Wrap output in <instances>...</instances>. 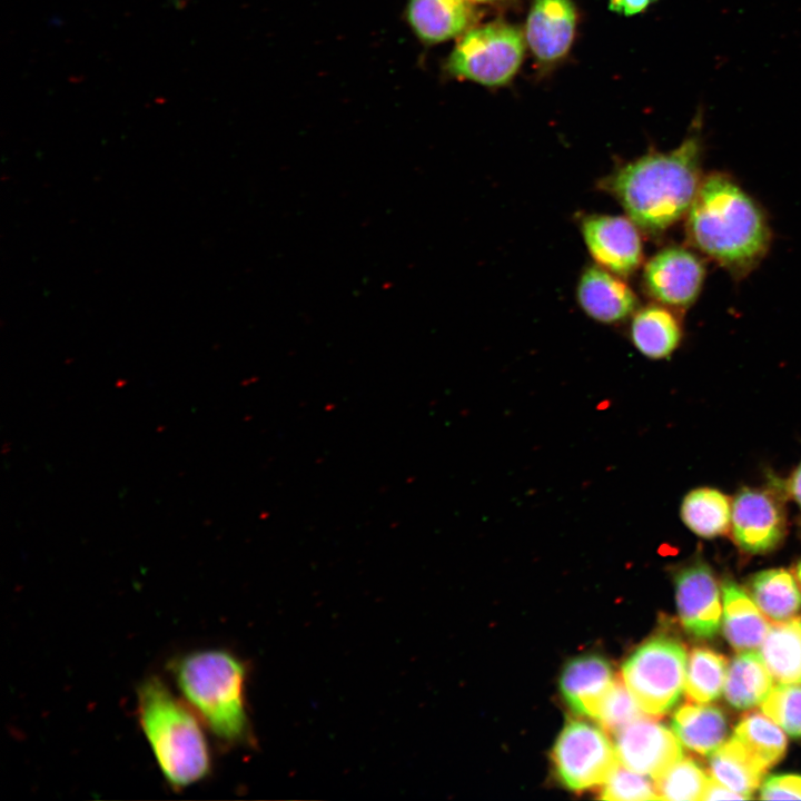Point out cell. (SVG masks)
<instances>
[{"label": "cell", "instance_id": "cb8c5ba5", "mask_svg": "<svg viewBox=\"0 0 801 801\" xmlns=\"http://www.w3.org/2000/svg\"><path fill=\"white\" fill-rule=\"evenodd\" d=\"M732 505L723 493L714 488L690 492L681 505V518L695 534L715 537L728 532L731 525Z\"/></svg>", "mask_w": 801, "mask_h": 801}, {"label": "cell", "instance_id": "6da1fadb", "mask_svg": "<svg viewBox=\"0 0 801 801\" xmlns=\"http://www.w3.org/2000/svg\"><path fill=\"white\" fill-rule=\"evenodd\" d=\"M702 140L693 130L669 152H650L603 181L639 228L657 233L688 214L702 182Z\"/></svg>", "mask_w": 801, "mask_h": 801}, {"label": "cell", "instance_id": "52a82bcc", "mask_svg": "<svg viewBox=\"0 0 801 801\" xmlns=\"http://www.w3.org/2000/svg\"><path fill=\"white\" fill-rule=\"evenodd\" d=\"M552 761L562 783L575 791L603 784L620 763L603 728L581 720L564 725L553 745Z\"/></svg>", "mask_w": 801, "mask_h": 801}, {"label": "cell", "instance_id": "5b68a950", "mask_svg": "<svg viewBox=\"0 0 801 801\" xmlns=\"http://www.w3.org/2000/svg\"><path fill=\"white\" fill-rule=\"evenodd\" d=\"M684 645L659 635L641 644L623 663L622 678L645 714L660 716L681 698L686 674Z\"/></svg>", "mask_w": 801, "mask_h": 801}, {"label": "cell", "instance_id": "603a6c76", "mask_svg": "<svg viewBox=\"0 0 801 801\" xmlns=\"http://www.w3.org/2000/svg\"><path fill=\"white\" fill-rule=\"evenodd\" d=\"M750 592L761 612L773 622H784L801 610V592L792 574L783 568L765 570L750 581Z\"/></svg>", "mask_w": 801, "mask_h": 801}, {"label": "cell", "instance_id": "1f68e13d", "mask_svg": "<svg viewBox=\"0 0 801 801\" xmlns=\"http://www.w3.org/2000/svg\"><path fill=\"white\" fill-rule=\"evenodd\" d=\"M655 0H610L611 10L625 17L644 11Z\"/></svg>", "mask_w": 801, "mask_h": 801}, {"label": "cell", "instance_id": "484cf974", "mask_svg": "<svg viewBox=\"0 0 801 801\" xmlns=\"http://www.w3.org/2000/svg\"><path fill=\"white\" fill-rule=\"evenodd\" d=\"M725 657L708 647H695L688 659L685 674L686 698L695 703L719 699L726 678Z\"/></svg>", "mask_w": 801, "mask_h": 801}, {"label": "cell", "instance_id": "d6986e66", "mask_svg": "<svg viewBox=\"0 0 801 801\" xmlns=\"http://www.w3.org/2000/svg\"><path fill=\"white\" fill-rule=\"evenodd\" d=\"M681 337L679 320L664 305L643 307L633 317L631 338L636 349L646 357L661 359L670 356Z\"/></svg>", "mask_w": 801, "mask_h": 801}, {"label": "cell", "instance_id": "5bb4252c", "mask_svg": "<svg viewBox=\"0 0 801 801\" xmlns=\"http://www.w3.org/2000/svg\"><path fill=\"white\" fill-rule=\"evenodd\" d=\"M615 680L610 663L599 655H583L566 663L561 679L562 696L573 712L597 719Z\"/></svg>", "mask_w": 801, "mask_h": 801}, {"label": "cell", "instance_id": "7402d4cb", "mask_svg": "<svg viewBox=\"0 0 801 801\" xmlns=\"http://www.w3.org/2000/svg\"><path fill=\"white\" fill-rule=\"evenodd\" d=\"M761 656L779 683H801V620L775 622L761 645Z\"/></svg>", "mask_w": 801, "mask_h": 801}, {"label": "cell", "instance_id": "30bf717a", "mask_svg": "<svg viewBox=\"0 0 801 801\" xmlns=\"http://www.w3.org/2000/svg\"><path fill=\"white\" fill-rule=\"evenodd\" d=\"M675 597L679 619L689 634L698 639L716 635L722 606L716 580L708 564L694 562L676 573Z\"/></svg>", "mask_w": 801, "mask_h": 801}, {"label": "cell", "instance_id": "9a60e30c", "mask_svg": "<svg viewBox=\"0 0 801 801\" xmlns=\"http://www.w3.org/2000/svg\"><path fill=\"white\" fill-rule=\"evenodd\" d=\"M577 299L593 319L612 324L624 320L637 308V297L621 276L596 265L581 275Z\"/></svg>", "mask_w": 801, "mask_h": 801}, {"label": "cell", "instance_id": "4316f807", "mask_svg": "<svg viewBox=\"0 0 801 801\" xmlns=\"http://www.w3.org/2000/svg\"><path fill=\"white\" fill-rule=\"evenodd\" d=\"M710 778L691 758H682L654 780L660 799L673 801L703 800Z\"/></svg>", "mask_w": 801, "mask_h": 801}, {"label": "cell", "instance_id": "4fadbf2b", "mask_svg": "<svg viewBox=\"0 0 801 801\" xmlns=\"http://www.w3.org/2000/svg\"><path fill=\"white\" fill-rule=\"evenodd\" d=\"M575 27L571 0H534L525 27L526 43L538 60H558L568 51Z\"/></svg>", "mask_w": 801, "mask_h": 801}, {"label": "cell", "instance_id": "8992f818", "mask_svg": "<svg viewBox=\"0 0 801 801\" xmlns=\"http://www.w3.org/2000/svg\"><path fill=\"white\" fill-rule=\"evenodd\" d=\"M522 31L512 24L493 22L465 32L447 61L448 71L484 86L507 83L524 57Z\"/></svg>", "mask_w": 801, "mask_h": 801}, {"label": "cell", "instance_id": "ac0fdd59", "mask_svg": "<svg viewBox=\"0 0 801 801\" xmlns=\"http://www.w3.org/2000/svg\"><path fill=\"white\" fill-rule=\"evenodd\" d=\"M673 733L681 744L701 755H711L728 735L724 713L706 703H686L680 706L671 722Z\"/></svg>", "mask_w": 801, "mask_h": 801}, {"label": "cell", "instance_id": "4dcf8cb0", "mask_svg": "<svg viewBox=\"0 0 801 801\" xmlns=\"http://www.w3.org/2000/svg\"><path fill=\"white\" fill-rule=\"evenodd\" d=\"M760 797L765 800H801V775L779 774L767 778Z\"/></svg>", "mask_w": 801, "mask_h": 801}, {"label": "cell", "instance_id": "d6a6232c", "mask_svg": "<svg viewBox=\"0 0 801 801\" xmlns=\"http://www.w3.org/2000/svg\"><path fill=\"white\" fill-rule=\"evenodd\" d=\"M732 800V799H744L739 793L732 791L725 785L718 782L715 779L710 778L703 800Z\"/></svg>", "mask_w": 801, "mask_h": 801}, {"label": "cell", "instance_id": "9c48e42d", "mask_svg": "<svg viewBox=\"0 0 801 801\" xmlns=\"http://www.w3.org/2000/svg\"><path fill=\"white\" fill-rule=\"evenodd\" d=\"M619 762L627 769L657 779L683 758L681 742L660 722L641 715L615 734Z\"/></svg>", "mask_w": 801, "mask_h": 801}, {"label": "cell", "instance_id": "ffe728a7", "mask_svg": "<svg viewBox=\"0 0 801 801\" xmlns=\"http://www.w3.org/2000/svg\"><path fill=\"white\" fill-rule=\"evenodd\" d=\"M772 689V675L761 654L743 651L729 664L724 683L726 701L746 710L762 703Z\"/></svg>", "mask_w": 801, "mask_h": 801}, {"label": "cell", "instance_id": "2e32d148", "mask_svg": "<svg viewBox=\"0 0 801 801\" xmlns=\"http://www.w3.org/2000/svg\"><path fill=\"white\" fill-rule=\"evenodd\" d=\"M407 18L425 43H438L467 32L475 20L469 0H409Z\"/></svg>", "mask_w": 801, "mask_h": 801}, {"label": "cell", "instance_id": "83f0119b", "mask_svg": "<svg viewBox=\"0 0 801 801\" xmlns=\"http://www.w3.org/2000/svg\"><path fill=\"white\" fill-rule=\"evenodd\" d=\"M761 709L789 735L801 738V683L772 686Z\"/></svg>", "mask_w": 801, "mask_h": 801}, {"label": "cell", "instance_id": "d4e9b609", "mask_svg": "<svg viewBox=\"0 0 801 801\" xmlns=\"http://www.w3.org/2000/svg\"><path fill=\"white\" fill-rule=\"evenodd\" d=\"M733 736L769 769L779 762L787 750V738L775 722L759 712L744 714L734 729Z\"/></svg>", "mask_w": 801, "mask_h": 801}, {"label": "cell", "instance_id": "8fae6325", "mask_svg": "<svg viewBox=\"0 0 801 801\" xmlns=\"http://www.w3.org/2000/svg\"><path fill=\"white\" fill-rule=\"evenodd\" d=\"M639 227L629 217L594 215L582 221V235L596 264L621 277L635 271L643 258Z\"/></svg>", "mask_w": 801, "mask_h": 801}, {"label": "cell", "instance_id": "d590c367", "mask_svg": "<svg viewBox=\"0 0 801 801\" xmlns=\"http://www.w3.org/2000/svg\"><path fill=\"white\" fill-rule=\"evenodd\" d=\"M474 1H479V2H490V1H496V0H474Z\"/></svg>", "mask_w": 801, "mask_h": 801}, {"label": "cell", "instance_id": "277c9868", "mask_svg": "<svg viewBox=\"0 0 801 801\" xmlns=\"http://www.w3.org/2000/svg\"><path fill=\"white\" fill-rule=\"evenodd\" d=\"M168 669L180 696L218 740L233 744L248 732L247 671L235 654L202 649L172 659Z\"/></svg>", "mask_w": 801, "mask_h": 801}, {"label": "cell", "instance_id": "7c38bea8", "mask_svg": "<svg viewBox=\"0 0 801 801\" xmlns=\"http://www.w3.org/2000/svg\"><path fill=\"white\" fill-rule=\"evenodd\" d=\"M785 515L768 492L744 488L732 503L731 527L736 544L750 553L773 550L785 534Z\"/></svg>", "mask_w": 801, "mask_h": 801}, {"label": "cell", "instance_id": "ba28073f", "mask_svg": "<svg viewBox=\"0 0 801 801\" xmlns=\"http://www.w3.org/2000/svg\"><path fill=\"white\" fill-rule=\"evenodd\" d=\"M705 265L692 250L668 247L656 253L645 265L644 286L649 295L664 306L683 309L691 306L701 293Z\"/></svg>", "mask_w": 801, "mask_h": 801}, {"label": "cell", "instance_id": "3957f363", "mask_svg": "<svg viewBox=\"0 0 801 801\" xmlns=\"http://www.w3.org/2000/svg\"><path fill=\"white\" fill-rule=\"evenodd\" d=\"M136 714L140 729L167 783L176 791L204 780L211 770L205 725L158 675L137 688Z\"/></svg>", "mask_w": 801, "mask_h": 801}, {"label": "cell", "instance_id": "e575fe53", "mask_svg": "<svg viewBox=\"0 0 801 801\" xmlns=\"http://www.w3.org/2000/svg\"><path fill=\"white\" fill-rule=\"evenodd\" d=\"M797 576H798V578H799V581H800V583H801V561H800L799 564L797 565Z\"/></svg>", "mask_w": 801, "mask_h": 801}, {"label": "cell", "instance_id": "f546056e", "mask_svg": "<svg viewBox=\"0 0 801 801\" xmlns=\"http://www.w3.org/2000/svg\"><path fill=\"white\" fill-rule=\"evenodd\" d=\"M643 714L625 683L615 681L602 703L597 720L603 730L615 735Z\"/></svg>", "mask_w": 801, "mask_h": 801}, {"label": "cell", "instance_id": "44dd1931", "mask_svg": "<svg viewBox=\"0 0 801 801\" xmlns=\"http://www.w3.org/2000/svg\"><path fill=\"white\" fill-rule=\"evenodd\" d=\"M710 770L713 779L744 799L752 797L767 772L734 736L711 754Z\"/></svg>", "mask_w": 801, "mask_h": 801}, {"label": "cell", "instance_id": "836d02e7", "mask_svg": "<svg viewBox=\"0 0 801 801\" xmlns=\"http://www.w3.org/2000/svg\"><path fill=\"white\" fill-rule=\"evenodd\" d=\"M789 491L793 500L801 508V464L794 471L791 479L789 481Z\"/></svg>", "mask_w": 801, "mask_h": 801}, {"label": "cell", "instance_id": "e0dca14e", "mask_svg": "<svg viewBox=\"0 0 801 801\" xmlns=\"http://www.w3.org/2000/svg\"><path fill=\"white\" fill-rule=\"evenodd\" d=\"M723 632L738 651H751L762 645L769 630V621L748 593L732 581L722 585Z\"/></svg>", "mask_w": 801, "mask_h": 801}, {"label": "cell", "instance_id": "7a4b0ae2", "mask_svg": "<svg viewBox=\"0 0 801 801\" xmlns=\"http://www.w3.org/2000/svg\"><path fill=\"white\" fill-rule=\"evenodd\" d=\"M686 215L691 245L733 274L748 273L769 248L771 231L762 209L725 174L702 179Z\"/></svg>", "mask_w": 801, "mask_h": 801}, {"label": "cell", "instance_id": "f1b7e54d", "mask_svg": "<svg viewBox=\"0 0 801 801\" xmlns=\"http://www.w3.org/2000/svg\"><path fill=\"white\" fill-rule=\"evenodd\" d=\"M600 798L612 801L660 799L655 782H652L649 775L632 771L621 763L603 783Z\"/></svg>", "mask_w": 801, "mask_h": 801}]
</instances>
